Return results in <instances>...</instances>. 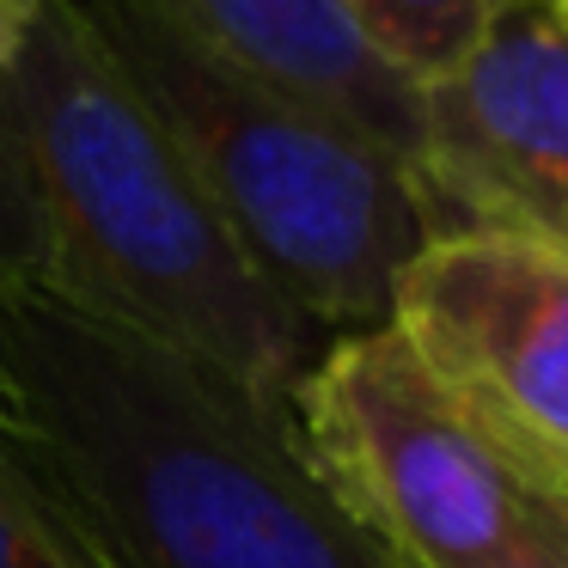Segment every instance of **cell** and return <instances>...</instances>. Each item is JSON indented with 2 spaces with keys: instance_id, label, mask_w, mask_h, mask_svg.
Wrapping results in <instances>:
<instances>
[{
  "instance_id": "4",
  "label": "cell",
  "mask_w": 568,
  "mask_h": 568,
  "mask_svg": "<svg viewBox=\"0 0 568 568\" xmlns=\"http://www.w3.org/2000/svg\"><path fill=\"white\" fill-rule=\"evenodd\" d=\"M294 428L392 568H568V477L446 392L392 324L331 336Z\"/></svg>"
},
{
  "instance_id": "9",
  "label": "cell",
  "mask_w": 568,
  "mask_h": 568,
  "mask_svg": "<svg viewBox=\"0 0 568 568\" xmlns=\"http://www.w3.org/2000/svg\"><path fill=\"white\" fill-rule=\"evenodd\" d=\"M0 568H104L26 465L13 434H0Z\"/></svg>"
},
{
  "instance_id": "5",
  "label": "cell",
  "mask_w": 568,
  "mask_h": 568,
  "mask_svg": "<svg viewBox=\"0 0 568 568\" xmlns=\"http://www.w3.org/2000/svg\"><path fill=\"white\" fill-rule=\"evenodd\" d=\"M404 348L483 422L568 477V251L514 226H446L392 294Z\"/></svg>"
},
{
  "instance_id": "8",
  "label": "cell",
  "mask_w": 568,
  "mask_h": 568,
  "mask_svg": "<svg viewBox=\"0 0 568 568\" xmlns=\"http://www.w3.org/2000/svg\"><path fill=\"white\" fill-rule=\"evenodd\" d=\"M355 31L397 68L404 80L428 87L446 68H458L507 13L526 0H336Z\"/></svg>"
},
{
  "instance_id": "10",
  "label": "cell",
  "mask_w": 568,
  "mask_h": 568,
  "mask_svg": "<svg viewBox=\"0 0 568 568\" xmlns=\"http://www.w3.org/2000/svg\"><path fill=\"white\" fill-rule=\"evenodd\" d=\"M31 287H50V226L13 141L0 135V306Z\"/></svg>"
},
{
  "instance_id": "12",
  "label": "cell",
  "mask_w": 568,
  "mask_h": 568,
  "mask_svg": "<svg viewBox=\"0 0 568 568\" xmlns=\"http://www.w3.org/2000/svg\"><path fill=\"white\" fill-rule=\"evenodd\" d=\"M0 434H13V416H7V397H0Z\"/></svg>"
},
{
  "instance_id": "2",
  "label": "cell",
  "mask_w": 568,
  "mask_h": 568,
  "mask_svg": "<svg viewBox=\"0 0 568 568\" xmlns=\"http://www.w3.org/2000/svg\"><path fill=\"white\" fill-rule=\"evenodd\" d=\"M0 135L50 226L43 294L172 348L300 434L294 409L331 331L257 270L74 0H38L26 50L0 74Z\"/></svg>"
},
{
  "instance_id": "7",
  "label": "cell",
  "mask_w": 568,
  "mask_h": 568,
  "mask_svg": "<svg viewBox=\"0 0 568 568\" xmlns=\"http://www.w3.org/2000/svg\"><path fill=\"white\" fill-rule=\"evenodd\" d=\"M221 55L324 104L422 178V87L404 80L336 0H153ZM428 190V184H422Z\"/></svg>"
},
{
  "instance_id": "13",
  "label": "cell",
  "mask_w": 568,
  "mask_h": 568,
  "mask_svg": "<svg viewBox=\"0 0 568 568\" xmlns=\"http://www.w3.org/2000/svg\"><path fill=\"white\" fill-rule=\"evenodd\" d=\"M550 13H556V19H562V26H568V0H550Z\"/></svg>"
},
{
  "instance_id": "11",
  "label": "cell",
  "mask_w": 568,
  "mask_h": 568,
  "mask_svg": "<svg viewBox=\"0 0 568 568\" xmlns=\"http://www.w3.org/2000/svg\"><path fill=\"white\" fill-rule=\"evenodd\" d=\"M31 26H38V0H0V74L19 62Z\"/></svg>"
},
{
  "instance_id": "6",
  "label": "cell",
  "mask_w": 568,
  "mask_h": 568,
  "mask_svg": "<svg viewBox=\"0 0 568 568\" xmlns=\"http://www.w3.org/2000/svg\"><path fill=\"white\" fill-rule=\"evenodd\" d=\"M422 184L446 226H514L568 251V26L526 0L422 87Z\"/></svg>"
},
{
  "instance_id": "3",
  "label": "cell",
  "mask_w": 568,
  "mask_h": 568,
  "mask_svg": "<svg viewBox=\"0 0 568 568\" xmlns=\"http://www.w3.org/2000/svg\"><path fill=\"white\" fill-rule=\"evenodd\" d=\"M257 270L331 336L392 318L404 270L446 233L422 178L324 104L221 55L153 0H74Z\"/></svg>"
},
{
  "instance_id": "1",
  "label": "cell",
  "mask_w": 568,
  "mask_h": 568,
  "mask_svg": "<svg viewBox=\"0 0 568 568\" xmlns=\"http://www.w3.org/2000/svg\"><path fill=\"white\" fill-rule=\"evenodd\" d=\"M0 397L104 568H392L300 434L62 294L0 306Z\"/></svg>"
}]
</instances>
